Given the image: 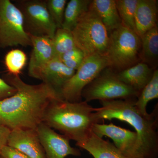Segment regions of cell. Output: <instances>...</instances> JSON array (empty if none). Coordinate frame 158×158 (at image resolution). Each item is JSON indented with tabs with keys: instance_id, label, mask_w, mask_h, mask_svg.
I'll return each mask as SVG.
<instances>
[{
	"instance_id": "23",
	"label": "cell",
	"mask_w": 158,
	"mask_h": 158,
	"mask_svg": "<svg viewBox=\"0 0 158 158\" xmlns=\"http://www.w3.org/2000/svg\"><path fill=\"white\" fill-rule=\"evenodd\" d=\"M138 2L139 0H116L122 24L135 32V16Z\"/></svg>"
},
{
	"instance_id": "2",
	"label": "cell",
	"mask_w": 158,
	"mask_h": 158,
	"mask_svg": "<svg viewBox=\"0 0 158 158\" xmlns=\"http://www.w3.org/2000/svg\"><path fill=\"white\" fill-rule=\"evenodd\" d=\"M136 99L100 102L101 107L94 108L95 119H117L127 123L135 130L143 158H157L158 154V107L148 116H143L135 106Z\"/></svg>"
},
{
	"instance_id": "17",
	"label": "cell",
	"mask_w": 158,
	"mask_h": 158,
	"mask_svg": "<svg viewBox=\"0 0 158 158\" xmlns=\"http://www.w3.org/2000/svg\"><path fill=\"white\" fill-rule=\"evenodd\" d=\"M76 145L88 151L94 158H134L125 154L110 141L100 138L92 131L86 141Z\"/></svg>"
},
{
	"instance_id": "18",
	"label": "cell",
	"mask_w": 158,
	"mask_h": 158,
	"mask_svg": "<svg viewBox=\"0 0 158 158\" xmlns=\"http://www.w3.org/2000/svg\"><path fill=\"white\" fill-rule=\"evenodd\" d=\"M89 9L97 15L109 34L122 24L116 0H92Z\"/></svg>"
},
{
	"instance_id": "27",
	"label": "cell",
	"mask_w": 158,
	"mask_h": 158,
	"mask_svg": "<svg viewBox=\"0 0 158 158\" xmlns=\"http://www.w3.org/2000/svg\"><path fill=\"white\" fill-rule=\"evenodd\" d=\"M0 158H29L21 152L6 145L0 152Z\"/></svg>"
},
{
	"instance_id": "4",
	"label": "cell",
	"mask_w": 158,
	"mask_h": 158,
	"mask_svg": "<svg viewBox=\"0 0 158 158\" xmlns=\"http://www.w3.org/2000/svg\"><path fill=\"white\" fill-rule=\"evenodd\" d=\"M109 35V68L116 73L141 62V39L135 32L121 24Z\"/></svg>"
},
{
	"instance_id": "10",
	"label": "cell",
	"mask_w": 158,
	"mask_h": 158,
	"mask_svg": "<svg viewBox=\"0 0 158 158\" xmlns=\"http://www.w3.org/2000/svg\"><path fill=\"white\" fill-rule=\"evenodd\" d=\"M94 134L100 138L106 136L113 140L114 145L122 152L134 158H143L137 133L117 126L96 123L92 128Z\"/></svg>"
},
{
	"instance_id": "25",
	"label": "cell",
	"mask_w": 158,
	"mask_h": 158,
	"mask_svg": "<svg viewBox=\"0 0 158 158\" xmlns=\"http://www.w3.org/2000/svg\"><path fill=\"white\" fill-rule=\"evenodd\" d=\"M47 8L57 28H62L66 0H45Z\"/></svg>"
},
{
	"instance_id": "22",
	"label": "cell",
	"mask_w": 158,
	"mask_h": 158,
	"mask_svg": "<svg viewBox=\"0 0 158 158\" xmlns=\"http://www.w3.org/2000/svg\"><path fill=\"white\" fill-rule=\"evenodd\" d=\"M56 58L76 47L72 31L60 28H57L52 39Z\"/></svg>"
},
{
	"instance_id": "29",
	"label": "cell",
	"mask_w": 158,
	"mask_h": 158,
	"mask_svg": "<svg viewBox=\"0 0 158 158\" xmlns=\"http://www.w3.org/2000/svg\"><path fill=\"white\" fill-rule=\"evenodd\" d=\"M11 130L0 125V152L3 147L7 144L8 137Z\"/></svg>"
},
{
	"instance_id": "7",
	"label": "cell",
	"mask_w": 158,
	"mask_h": 158,
	"mask_svg": "<svg viewBox=\"0 0 158 158\" xmlns=\"http://www.w3.org/2000/svg\"><path fill=\"white\" fill-rule=\"evenodd\" d=\"M32 46L20 10L10 0H0V48Z\"/></svg>"
},
{
	"instance_id": "12",
	"label": "cell",
	"mask_w": 158,
	"mask_h": 158,
	"mask_svg": "<svg viewBox=\"0 0 158 158\" xmlns=\"http://www.w3.org/2000/svg\"><path fill=\"white\" fill-rule=\"evenodd\" d=\"M7 145L18 150L29 158H47L36 130H11Z\"/></svg>"
},
{
	"instance_id": "6",
	"label": "cell",
	"mask_w": 158,
	"mask_h": 158,
	"mask_svg": "<svg viewBox=\"0 0 158 158\" xmlns=\"http://www.w3.org/2000/svg\"><path fill=\"white\" fill-rule=\"evenodd\" d=\"M139 94L118 78L116 73L107 67L83 89L82 98L88 102L98 100L136 99Z\"/></svg>"
},
{
	"instance_id": "19",
	"label": "cell",
	"mask_w": 158,
	"mask_h": 158,
	"mask_svg": "<svg viewBox=\"0 0 158 158\" xmlns=\"http://www.w3.org/2000/svg\"><path fill=\"white\" fill-rule=\"evenodd\" d=\"M141 39V62L155 70L158 63V25L148 31Z\"/></svg>"
},
{
	"instance_id": "3",
	"label": "cell",
	"mask_w": 158,
	"mask_h": 158,
	"mask_svg": "<svg viewBox=\"0 0 158 158\" xmlns=\"http://www.w3.org/2000/svg\"><path fill=\"white\" fill-rule=\"evenodd\" d=\"M94 112V108L85 101L72 102L55 99L48 106L43 123L80 144L87 140L94 124L98 123Z\"/></svg>"
},
{
	"instance_id": "20",
	"label": "cell",
	"mask_w": 158,
	"mask_h": 158,
	"mask_svg": "<svg viewBox=\"0 0 158 158\" xmlns=\"http://www.w3.org/2000/svg\"><path fill=\"white\" fill-rule=\"evenodd\" d=\"M91 0H70L67 2L62 28L72 31L79 20L88 11Z\"/></svg>"
},
{
	"instance_id": "15",
	"label": "cell",
	"mask_w": 158,
	"mask_h": 158,
	"mask_svg": "<svg viewBox=\"0 0 158 158\" xmlns=\"http://www.w3.org/2000/svg\"><path fill=\"white\" fill-rule=\"evenodd\" d=\"M158 1L139 0L135 16L136 33L140 37L157 26Z\"/></svg>"
},
{
	"instance_id": "8",
	"label": "cell",
	"mask_w": 158,
	"mask_h": 158,
	"mask_svg": "<svg viewBox=\"0 0 158 158\" xmlns=\"http://www.w3.org/2000/svg\"><path fill=\"white\" fill-rule=\"evenodd\" d=\"M108 67L105 56L94 55L85 57L73 75L63 85L59 93L60 97L72 102L82 101L83 89Z\"/></svg>"
},
{
	"instance_id": "24",
	"label": "cell",
	"mask_w": 158,
	"mask_h": 158,
	"mask_svg": "<svg viewBox=\"0 0 158 158\" xmlns=\"http://www.w3.org/2000/svg\"><path fill=\"white\" fill-rule=\"evenodd\" d=\"M5 62L9 74L19 76L27 63V55L21 50H12L6 54Z\"/></svg>"
},
{
	"instance_id": "14",
	"label": "cell",
	"mask_w": 158,
	"mask_h": 158,
	"mask_svg": "<svg viewBox=\"0 0 158 158\" xmlns=\"http://www.w3.org/2000/svg\"><path fill=\"white\" fill-rule=\"evenodd\" d=\"M29 36L31 37L33 49L28 71L29 76L34 78L38 71L56 57L52 39Z\"/></svg>"
},
{
	"instance_id": "28",
	"label": "cell",
	"mask_w": 158,
	"mask_h": 158,
	"mask_svg": "<svg viewBox=\"0 0 158 158\" xmlns=\"http://www.w3.org/2000/svg\"><path fill=\"white\" fill-rule=\"evenodd\" d=\"M16 92V88L0 78V101L12 96Z\"/></svg>"
},
{
	"instance_id": "21",
	"label": "cell",
	"mask_w": 158,
	"mask_h": 158,
	"mask_svg": "<svg viewBox=\"0 0 158 158\" xmlns=\"http://www.w3.org/2000/svg\"><path fill=\"white\" fill-rule=\"evenodd\" d=\"M158 98V69L154 71L151 80L142 89L135 102L138 111L144 116H148L146 108L148 102Z\"/></svg>"
},
{
	"instance_id": "13",
	"label": "cell",
	"mask_w": 158,
	"mask_h": 158,
	"mask_svg": "<svg viewBox=\"0 0 158 158\" xmlns=\"http://www.w3.org/2000/svg\"><path fill=\"white\" fill-rule=\"evenodd\" d=\"M75 72L64 65L59 58H55L38 71L34 78L50 86L60 96L63 85Z\"/></svg>"
},
{
	"instance_id": "9",
	"label": "cell",
	"mask_w": 158,
	"mask_h": 158,
	"mask_svg": "<svg viewBox=\"0 0 158 158\" xmlns=\"http://www.w3.org/2000/svg\"><path fill=\"white\" fill-rule=\"evenodd\" d=\"M15 2L22 14L27 34L53 39L57 28L49 13L45 1L18 0Z\"/></svg>"
},
{
	"instance_id": "11",
	"label": "cell",
	"mask_w": 158,
	"mask_h": 158,
	"mask_svg": "<svg viewBox=\"0 0 158 158\" xmlns=\"http://www.w3.org/2000/svg\"><path fill=\"white\" fill-rule=\"evenodd\" d=\"M36 130L47 158H65L69 155H81L78 149L71 146L68 138L56 132L44 123L40 124Z\"/></svg>"
},
{
	"instance_id": "26",
	"label": "cell",
	"mask_w": 158,
	"mask_h": 158,
	"mask_svg": "<svg viewBox=\"0 0 158 158\" xmlns=\"http://www.w3.org/2000/svg\"><path fill=\"white\" fill-rule=\"evenodd\" d=\"M85 57L83 52L76 47L62 55L59 59L68 68L76 71L82 64Z\"/></svg>"
},
{
	"instance_id": "5",
	"label": "cell",
	"mask_w": 158,
	"mask_h": 158,
	"mask_svg": "<svg viewBox=\"0 0 158 158\" xmlns=\"http://www.w3.org/2000/svg\"><path fill=\"white\" fill-rule=\"evenodd\" d=\"M72 32L76 46L83 52L85 57L94 55L106 56L109 34L93 10L89 8Z\"/></svg>"
},
{
	"instance_id": "16",
	"label": "cell",
	"mask_w": 158,
	"mask_h": 158,
	"mask_svg": "<svg viewBox=\"0 0 158 158\" xmlns=\"http://www.w3.org/2000/svg\"><path fill=\"white\" fill-rule=\"evenodd\" d=\"M154 71L147 64L140 62L116 73L122 82L135 90L139 94L151 80Z\"/></svg>"
},
{
	"instance_id": "1",
	"label": "cell",
	"mask_w": 158,
	"mask_h": 158,
	"mask_svg": "<svg viewBox=\"0 0 158 158\" xmlns=\"http://www.w3.org/2000/svg\"><path fill=\"white\" fill-rule=\"evenodd\" d=\"M6 77V82L16 88L17 92L0 101V125L10 130L37 129L43 123L49 104L61 98L59 94L43 82L31 85L24 82L19 76L8 73Z\"/></svg>"
}]
</instances>
